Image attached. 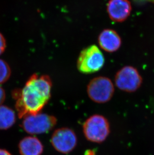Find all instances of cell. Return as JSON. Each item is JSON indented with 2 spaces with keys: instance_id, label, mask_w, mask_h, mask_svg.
<instances>
[{
  "instance_id": "52a82bcc",
  "label": "cell",
  "mask_w": 154,
  "mask_h": 155,
  "mask_svg": "<svg viewBox=\"0 0 154 155\" xmlns=\"http://www.w3.org/2000/svg\"><path fill=\"white\" fill-rule=\"evenodd\" d=\"M142 81V78L138 71L133 66H125L115 75V85L125 92H135L140 87Z\"/></svg>"
},
{
  "instance_id": "8992f818",
  "label": "cell",
  "mask_w": 154,
  "mask_h": 155,
  "mask_svg": "<svg viewBox=\"0 0 154 155\" xmlns=\"http://www.w3.org/2000/svg\"><path fill=\"white\" fill-rule=\"evenodd\" d=\"M50 142L56 151L63 154L73 152L78 144V137L74 130L67 127L56 129L51 136Z\"/></svg>"
},
{
  "instance_id": "9a60e30c",
  "label": "cell",
  "mask_w": 154,
  "mask_h": 155,
  "mask_svg": "<svg viewBox=\"0 0 154 155\" xmlns=\"http://www.w3.org/2000/svg\"><path fill=\"white\" fill-rule=\"evenodd\" d=\"M85 155H96V153L92 150H88L85 152Z\"/></svg>"
},
{
  "instance_id": "9c48e42d",
  "label": "cell",
  "mask_w": 154,
  "mask_h": 155,
  "mask_svg": "<svg viewBox=\"0 0 154 155\" xmlns=\"http://www.w3.org/2000/svg\"><path fill=\"white\" fill-rule=\"evenodd\" d=\"M98 43L101 48L109 53L116 52L122 45V39L114 30L106 29L98 36Z\"/></svg>"
},
{
  "instance_id": "ba28073f",
  "label": "cell",
  "mask_w": 154,
  "mask_h": 155,
  "mask_svg": "<svg viewBox=\"0 0 154 155\" xmlns=\"http://www.w3.org/2000/svg\"><path fill=\"white\" fill-rule=\"evenodd\" d=\"M107 11L111 20L123 22L131 14L132 6L128 0H109Z\"/></svg>"
},
{
  "instance_id": "7c38bea8",
  "label": "cell",
  "mask_w": 154,
  "mask_h": 155,
  "mask_svg": "<svg viewBox=\"0 0 154 155\" xmlns=\"http://www.w3.org/2000/svg\"><path fill=\"white\" fill-rule=\"evenodd\" d=\"M11 70L5 61L0 59V84L6 82L10 78Z\"/></svg>"
},
{
  "instance_id": "5bb4252c",
  "label": "cell",
  "mask_w": 154,
  "mask_h": 155,
  "mask_svg": "<svg viewBox=\"0 0 154 155\" xmlns=\"http://www.w3.org/2000/svg\"><path fill=\"white\" fill-rule=\"evenodd\" d=\"M6 98V93L3 88L0 86V106L4 102Z\"/></svg>"
},
{
  "instance_id": "5b68a950",
  "label": "cell",
  "mask_w": 154,
  "mask_h": 155,
  "mask_svg": "<svg viewBox=\"0 0 154 155\" xmlns=\"http://www.w3.org/2000/svg\"><path fill=\"white\" fill-rule=\"evenodd\" d=\"M87 92L89 98L93 102L106 104L113 97L115 88L110 78L105 76H98L89 82L87 87Z\"/></svg>"
},
{
  "instance_id": "2e32d148",
  "label": "cell",
  "mask_w": 154,
  "mask_h": 155,
  "mask_svg": "<svg viewBox=\"0 0 154 155\" xmlns=\"http://www.w3.org/2000/svg\"><path fill=\"white\" fill-rule=\"evenodd\" d=\"M0 155H12L8 152L5 150L0 149Z\"/></svg>"
},
{
  "instance_id": "6da1fadb",
  "label": "cell",
  "mask_w": 154,
  "mask_h": 155,
  "mask_svg": "<svg viewBox=\"0 0 154 155\" xmlns=\"http://www.w3.org/2000/svg\"><path fill=\"white\" fill-rule=\"evenodd\" d=\"M52 81L47 75L35 73L30 77L22 89L13 92L16 100V110L19 118L40 113L51 97Z\"/></svg>"
},
{
  "instance_id": "8fae6325",
  "label": "cell",
  "mask_w": 154,
  "mask_h": 155,
  "mask_svg": "<svg viewBox=\"0 0 154 155\" xmlns=\"http://www.w3.org/2000/svg\"><path fill=\"white\" fill-rule=\"evenodd\" d=\"M16 120V114L12 108L5 105L0 106V130L10 128Z\"/></svg>"
},
{
  "instance_id": "277c9868",
  "label": "cell",
  "mask_w": 154,
  "mask_h": 155,
  "mask_svg": "<svg viewBox=\"0 0 154 155\" xmlns=\"http://www.w3.org/2000/svg\"><path fill=\"white\" fill-rule=\"evenodd\" d=\"M57 119L54 116L42 112L23 117L21 127L30 135H41L50 132L55 127Z\"/></svg>"
},
{
  "instance_id": "3957f363",
  "label": "cell",
  "mask_w": 154,
  "mask_h": 155,
  "mask_svg": "<svg viewBox=\"0 0 154 155\" xmlns=\"http://www.w3.org/2000/svg\"><path fill=\"white\" fill-rule=\"evenodd\" d=\"M104 64L103 53L97 46L92 45L80 52L77 59V69L83 74H91L102 69Z\"/></svg>"
},
{
  "instance_id": "4fadbf2b",
  "label": "cell",
  "mask_w": 154,
  "mask_h": 155,
  "mask_svg": "<svg viewBox=\"0 0 154 155\" xmlns=\"http://www.w3.org/2000/svg\"><path fill=\"white\" fill-rule=\"evenodd\" d=\"M6 48V41L5 38L0 33V55L3 54Z\"/></svg>"
},
{
  "instance_id": "7a4b0ae2",
  "label": "cell",
  "mask_w": 154,
  "mask_h": 155,
  "mask_svg": "<svg viewBox=\"0 0 154 155\" xmlns=\"http://www.w3.org/2000/svg\"><path fill=\"white\" fill-rule=\"evenodd\" d=\"M85 138L89 142L101 143L110 135V124L106 117L101 114H93L88 117L82 126Z\"/></svg>"
},
{
  "instance_id": "30bf717a",
  "label": "cell",
  "mask_w": 154,
  "mask_h": 155,
  "mask_svg": "<svg viewBox=\"0 0 154 155\" xmlns=\"http://www.w3.org/2000/svg\"><path fill=\"white\" fill-rule=\"evenodd\" d=\"M18 147L21 155H42L44 152L43 144L36 137L24 138L19 143Z\"/></svg>"
}]
</instances>
